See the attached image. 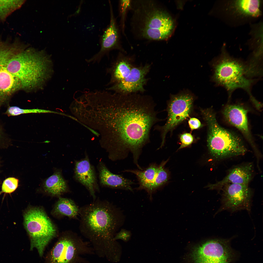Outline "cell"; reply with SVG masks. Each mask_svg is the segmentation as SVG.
Returning a JSON list of instances; mask_svg holds the SVG:
<instances>
[{"label": "cell", "mask_w": 263, "mask_h": 263, "mask_svg": "<svg viewBox=\"0 0 263 263\" xmlns=\"http://www.w3.org/2000/svg\"><path fill=\"white\" fill-rule=\"evenodd\" d=\"M156 104L150 96L137 93L123 95L107 92L94 105L91 128L100 133L101 146L113 160L129 152L137 166L143 147L150 142L151 128L160 121Z\"/></svg>", "instance_id": "cell-1"}, {"label": "cell", "mask_w": 263, "mask_h": 263, "mask_svg": "<svg viewBox=\"0 0 263 263\" xmlns=\"http://www.w3.org/2000/svg\"><path fill=\"white\" fill-rule=\"evenodd\" d=\"M79 216L80 232L94 253L109 261H116L117 244L114 238L124 222L123 211L108 201L95 199L80 208Z\"/></svg>", "instance_id": "cell-2"}, {"label": "cell", "mask_w": 263, "mask_h": 263, "mask_svg": "<svg viewBox=\"0 0 263 263\" xmlns=\"http://www.w3.org/2000/svg\"><path fill=\"white\" fill-rule=\"evenodd\" d=\"M26 47L15 40L7 47L5 59L8 71L29 91L42 87L51 73V60L45 53Z\"/></svg>", "instance_id": "cell-3"}, {"label": "cell", "mask_w": 263, "mask_h": 263, "mask_svg": "<svg viewBox=\"0 0 263 263\" xmlns=\"http://www.w3.org/2000/svg\"><path fill=\"white\" fill-rule=\"evenodd\" d=\"M135 2L132 21L138 35L151 40L167 38L173 27L171 18L158 8L155 2L141 0Z\"/></svg>", "instance_id": "cell-4"}, {"label": "cell", "mask_w": 263, "mask_h": 263, "mask_svg": "<svg viewBox=\"0 0 263 263\" xmlns=\"http://www.w3.org/2000/svg\"><path fill=\"white\" fill-rule=\"evenodd\" d=\"M201 110L207 126V146L213 157L222 159L245 154L247 150L241 139L220 126L212 109Z\"/></svg>", "instance_id": "cell-5"}, {"label": "cell", "mask_w": 263, "mask_h": 263, "mask_svg": "<svg viewBox=\"0 0 263 263\" xmlns=\"http://www.w3.org/2000/svg\"><path fill=\"white\" fill-rule=\"evenodd\" d=\"M213 79L217 84L225 88L230 94L234 90L241 88L254 97L250 93L254 81L247 78V65L232 58L224 51L213 64Z\"/></svg>", "instance_id": "cell-6"}, {"label": "cell", "mask_w": 263, "mask_h": 263, "mask_svg": "<svg viewBox=\"0 0 263 263\" xmlns=\"http://www.w3.org/2000/svg\"><path fill=\"white\" fill-rule=\"evenodd\" d=\"M24 225L29 236L30 250H37L43 256L46 248L56 235V228L45 211L39 207H30L23 213Z\"/></svg>", "instance_id": "cell-7"}, {"label": "cell", "mask_w": 263, "mask_h": 263, "mask_svg": "<svg viewBox=\"0 0 263 263\" xmlns=\"http://www.w3.org/2000/svg\"><path fill=\"white\" fill-rule=\"evenodd\" d=\"M89 243L76 234L60 237L46 254L44 263H82L83 256L94 253Z\"/></svg>", "instance_id": "cell-8"}, {"label": "cell", "mask_w": 263, "mask_h": 263, "mask_svg": "<svg viewBox=\"0 0 263 263\" xmlns=\"http://www.w3.org/2000/svg\"><path fill=\"white\" fill-rule=\"evenodd\" d=\"M231 239H208L195 246L192 251L194 263H232L239 254L231 245Z\"/></svg>", "instance_id": "cell-9"}, {"label": "cell", "mask_w": 263, "mask_h": 263, "mask_svg": "<svg viewBox=\"0 0 263 263\" xmlns=\"http://www.w3.org/2000/svg\"><path fill=\"white\" fill-rule=\"evenodd\" d=\"M194 97L189 92H182L172 95L168 102L167 120L163 126H155L154 129L160 132L162 141L160 148L164 144L167 133L189 117Z\"/></svg>", "instance_id": "cell-10"}, {"label": "cell", "mask_w": 263, "mask_h": 263, "mask_svg": "<svg viewBox=\"0 0 263 263\" xmlns=\"http://www.w3.org/2000/svg\"><path fill=\"white\" fill-rule=\"evenodd\" d=\"M221 190V204L217 213L225 210L233 212L243 210L250 212L252 193L248 184H229Z\"/></svg>", "instance_id": "cell-11"}, {"label": "cell", "mask_w": 263, "mask_h": 263, "mask_svg": "<svg viewBox=\"0 0 263 263\" xmlns=\"http://www.w3.org/2000/svg\"><path fill=\"white\" fill-rule=\"evenodd\" d=\"M150 68L151 65L148 63L139 66H134L126 78L107 89L123 95L144 92L145 91L144 86L148 80L146 76Z\"/></svg>", "instance_id": "cell-12"}, {"label": "cell", "mask_w": 263, "mask_h": 263, "mask_svg": "<svg viewBox=\"0 0 263 263\" xmlns=\"http://www.w3.org/2000/svg\"><path fill=\"white\" fill-rule=\"evenodd\" d=\"M110 19L109 23L104 30L100 38V49L99 51L90 58L86 59L88 63H98L105 55H108L114 49L123 51L120 44L119 29L115 18L112 6L109 3Z\"/></svg>", "instance_id": "cell-13"}, {"label": "cell", "mask_w": 263, "mask_h": 263, "mask_svg": "<svg viewBox=\"0 0 263 263\" xmlns=\"http://www.w3.org/2000/svg\"><path fill=\"white\" fill-rule=\"evenodd\" d=\"M248 110L243 106L230 105L224 108L223 114L226 120L238 129L251 144L257 155L259 154L248 128L247 114Z\"/></svg>", "instance_id": "cell-14"}, {"label": "cell", "mask_w": 263, "mask_h": 263, "mask_svg": "<svg viewBox=\"0 0 263 263\" xmlns=\"http://www.w3.org/2000/svg\"><path fill=\"white\" fill-rule=\"evenodd\" d=\"M5 59L4 53L0 49V106L22 90L20 83L7 70Z\"/></svg>", "instance_id": "cell-15"}, {"label": "cell", "mask_w": 263, "mask_h": 263, "mask_svg": "<svg viewBox=\"0 0 263 263\" xmlns=\"http://www.w3.org/2000/svg\"><path fill=\"white\" fill-rule=\"evenodd\" d=\"M74 173L76 180L86 188L94 200L96 199L95 192L99 188L94 168L87 156L76 162Z\"/></svg>", "instance_id": "cell-16"}, {"label": "cell", "mask_w": 263, "mask_h": 263, "mask_svg": "<svg viewBox=\"0 0 263 263\" xmlns=\"http://www.w3.org/2000/svg\"><path fill=\"white\" fill-rule=\"evenodd\" d=\"M253 168L252 165L250 163L235 168L223 179L215 183L209 184L207 187L210 189L220 190L228 184H248L252 177Z\"/></svg>", "instance_id": "cell-17"}, {"label": "cell", "mask_w": 263, "mask_h": 263, "mask_svg": "<svg viewBox=\"0 0 263 263\" xmlns=\"http://www.w3.org/2000/svg\"><path fill=\"white\" fill-rule=\"evenodd\" d=\"M134 58L119 53L117 58L111 66L107 69L106 72L111 75V79L107 85H113L124 79L129 74L134 66Z\"/></svg>", "instance_id": "cell-18"}, {"label": "cell", "mask_w": 263, "mask_h": 263, "mask_svg": "<svg viewBox=\"0 0 263 263\" xmlns=\"http://www.w3.org/2000/svg\"><path fill=\"white\" fill-rule=\"evenodd\" d=\"M98 167L100 182L102 185L133 192L131 185L133 183L130 180L111 173L101 161L99 163Z\"/></svg>", "instance_id": "cell-19"}, {"label": "cell", "mask_w": 263, "mask_h": 263, "mask_svg": "<svg viewBox=\"0 0 263 263\" xmlns=\"http://www.w3.org/2000/svg\"><path fill=\"white\" fill-rule=\"evenodd\" d=\"M159 165L152 164L144 170H127L125 172H131L136 175L139 186L137 189L145 190L148 193L151 200L152 199L151 193L153 184L155 180L159 169Z\"/></svg>", "instance_id": "cell-20"}, {"label": "cell", "mask_w": 263, "mask_h": 263, "mask_svg": "<svg viewBox=\"0 0 263 263\" xmlns=\"http://www.w3.org/2000/svg\"><path fill=\"white\" fill-rule=\"evenodd\" d=\"M261 1L237 0L230 2L229 8L237 14L244 17H257L261 15Z\"/></svg>", "instance_id": "cell-21"}, {"label": "cell", "mask_w": 263, "mask_h": 263, "mask_svg": "<svg viewBox=\"0 0 263 263\" xmlns=\"http://www.w3.org/2000/svg\"><path fill=\"white\" fill-rule=\"evenodd\" d=\"M43 187L45 191L53 196L59 195L67 190L66 182L59 170L55 171L44 181Z\"/></svg>", "instance_id": "cell-22"}, {"label": "cell", "mask_w": 263, "mask_h": 263, "mask_svg": "<svg viewBox=\"0 0 263 263\" xmlns=\"http://www.w3.org/2000/svg\"><path fill=\"white\" fill-rule=\"evenodd\" d=\"M79 208L72 200L60 198L55 207L54 211L57 214L76 219Z\"/></svg>", "instance_id": "cell-23"}, {"label": "cell", "mask_w": 263, "mask_h": 263, "mask_svg": "<svg viewBox=\"0 0 263 263\" xmlns=\"http://www.w3.org/2000/svg\"><path fill=\"white\" fill-rule=\"evenodd\" d=\"M23 4L22 0H0V21H4Z\"/></svg>", "instance_id": "cell-24"}, {"label": "cell", "mask_w": 263, "mask_h": 263, "mask_svg": "<svg viewBox=\"0 0 263 263\" xmlns=\"http://www.w3.org/2000/svg\"><path fill=\"white\" fill-rule=\"evenodd\" d=\"M168 161L162 162L159 165V170L152 187L151 193L152 196L157 190L168 181L169 174L164 167Z\"/></svg>", "instance_id": "cell-25"}, {"label": "cell", "mask_w": 263, "mask_h": 263, "mask_svg": "<svg viewBox=\"0 0 263 263\" xmlns=\"http://www.w3.org/2000/svg\"><path fill=\"white\" fill-rule=\"evenodd\" d=\"M53 113L49 110L38 109H24L16 106H9L5 113L9 116H16L21 114L30 113Z\"/></svg>", "instance_id": "cell-26"}, {"label": "cell", "mask_w": 263, "mask_h": 263, "mask_svg": "<svg viewBox=\"0 0 263 263\" xmlns=\"http://www.w3.org/2000/svg\"><path fill=\"white\" fill-rule=\"evenodd\" d=\"M18 180L15 178L9 177L5 179L2 186V192L10 193L14 191L17 188Z\"/></svg>", "instance_id": "cell-27"}, {"label": "cell", "mask_w": 263, "mask_h": 263, "mask_svg": "<svg viewBox=\"0 0 263 263\" xmlns=\"http://www.w3.org/2000/svg\"><path fill=\"white\" fill-rule=\"evenodd\" d=\"M130 0H121L119 2V11L121 17V25L122 30L124 31L125 19L127 12L131 6L132 2Z\"/></svg>", "instance_id": "cell-28"}, {"label": "cell", "mask_w": 263, "mask_h": 263, "mask_svg": "<svg viewBox=\"0 0 263 263\" xmlns=\"http://www.w3.org/2000/svg\"><path fill=\"white\" fill-rule=\"evenodd\" d=\"M179 139L181 143L178 149L189 146L193 143L194 140L192 134L188 132L180 134L179 136Z\"/></svg>", "instance_id": "cell-29"}, {"label": "cell", "mask_w": 263, "mask_h": 263, "mask_svg": "<svg viewBox=\"0 0 263 263\" xmlns=\"http://www.w3.org/2000/svg\"><path fill=\"white\" fill-rule=\"evenodd\" d=\"M132 235L130 231L123 228L122 229L116 234L114 239L116 241L118 239H121L124 242H127L130 239Z\"/></svg>", "instance_id": "cell-30"}, {"label": "cell", "mask_w": 263, "mask_h": 263, "mask_svg": "<svg viewBox=\"0 0 263 263\" xmlns=\"http://www.w3.org/2000/svg\"><path fill=\"white\" fill-rule=\"evenodd\" d=\"M188 123L191 131L198 129L202 126L200 121L195 118H190L189 120Z\"/></svg>", "instance_id": "cell-31"}, {"label": "cell", "mask_w": 263, "mask_h": 263, "mask_svg": "<svg viewBox=\"0 0 263 263\" xmlns=\"http://www.w3.org/2000/svg\"><path fill=\"white\" fill-rule=\"evenodd\" d=\"M86 113H85V114H86Z\"/></svg>", "instance_id": "cell-32"}]
</instances>
